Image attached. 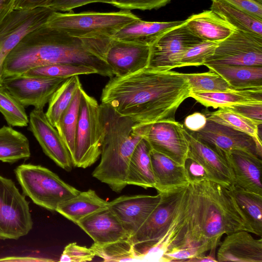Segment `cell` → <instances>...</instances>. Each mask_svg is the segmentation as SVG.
<instances>
[{"mask_svg": "<svg viewBox=\"0 0 262 262\" xmlns=\"http://www.w3.org/2000/svg\"><path fill=\"white\" fill-rule=\"evenodd\" d=\"M112 39L76 37L43 25L27 34L9 53L4 63L3 78L55 63L85 66L111 78L114 74L105 55Z\"/></svg>", "mask_w": 262, "mask_h": 262, "instance_id": "cell-2", "label": "cell"}, {"mask_svg": "<svg viewBox=\"0 0 262 262\" xmlns=\"http://www.w3.org/2000/svg\"><path fill=\"white\" fill-rule=\"evenodd\" d=\"M76 225L97 244L129 238L121 222L109 207L85 216Z\"/></svg>", "mask_w": 262, "mask_h": 262, "instance_id": "cell-23", "label": "cell"}, {"mask_svg": "<svg viewBox=\"0 0 262 262\" xmlns=\"http://www.w3.org/2000/svg\"><path fill=\"white\" fill-rule=\"evenodd\" d=\"M29 202L11 179L0 176V238L17 239L33 227Z\"/></svg>", "mask_w": 262, "mask_h": 262, "instance_id": "cell-10", "label": "cell"}, {"mask_svg": "<svg viewBox=\"0 0 262 262\" xmlns=\"http://www.w3.org/2000/svg\"><path fill=\"white\" fill-rule=\"evenodd\" d=\"M195 191L194 220L200 240L211 248L224 234L246 230L252 233L228 188L205 175L191 179Z\"/></svg>", "mask_w": 262, "mask_h": 262, "instance_id": "cell-4", "label": "cell"}, {"mask_svg": "<svg viewBox=\"0 0 262 262\" xmlns=\"http://www.w3.org/2000/svg\"><path fill=\"white\" fill-rule=\"evenodd\" d=\"M145 138L152 149L181 165H186L189 150L184 126L176 120L152 123Z\"/></svg>", "mask_w": 262, "mask_h": 262, "instance_id": "cell-15", "label": "cell"}, {"mask_svg": "<svg viewBox=\"0 0 262 262\" xmlns=\"http://www.w3.org/2000/svg\"><path fill=\"white\" fill-rule=\"evenodd\" d=\"M224 1L262 20V5L259 4L253 0Z\"/></svg>", "mask_w": 262, "mask_h": 262, "instance_id": "cell-47", "label": "cell"}, {"mask_svg": "<svg viewBox=\"0 0 262 262\" xmlns=\"http://www.w3.org/2000/svg\"><path fill=\"white\" fill-rule=\"evenodd\" d=\"M233 90L262 89V67L207 65Z\"/></svg>", "mask_w": 262, "mask_h": 262, "instance_id": "cell-30", "label": "cell"}, {"mask_svg": "<svg viewBox=\"0 0 262 262\" xmlns=\"http://www.w3.org/2000/svg\"><path fill=\"white\" fill-rule=\"evenodd\" d=\"M90 248L104 261H138L134 245L129 238L104 244L94 243Z\"/></svg>", "mask_w": 262, "mask_h": 262, "instance_id": "cell-37", "label": "cell"}, {"mask_svg": "<svg viewBox=\"0 0 262 262\" xmlns=\"http://www.w3.org/2000/svg\"><path fill=\"white\" fill-rule=\"evenodd\" d=\"M171 0H114L111 5L121 10H150L164 7Z\"/></svg>", "mask_w": 262, "mask_h": 262, "instance_id": "cell-44", "label": "cell"}, {"mask_svg": "<svg viewBox=\"0 0 262 262\" xmlns=\"http://www.w3.org/2000/svg\"><path fill=\"white\" fill-rule=\"evenodd\" d=\"M189 97L207 108H219L243 103L262 102V89L190 92Z\"/></svg>", "mask_w": 262, "mask_h": 262, "instance_id": "cell-27", "label": "cell"}, {"mask_svg": "<svg viewBox=\"0 0 262 262\" xmlns=\"http://www.w3.org/2000/svg\"><path fill=\"white\" fill-rule=\"evenodd\" d=\"M0 112L10 126L24 127L29 124L25 107L3 86H0Z\"/></svg>", "mask_w": 262, "mask_h": 262, "instance_id": "cell-40", "label": "cell"}, {"mask_svg": "<svg viewBox=\"0 0 262 262\" xmlns=\"http://www.w3.org/2000/svg\"><path fill=\"white\" fill-rule=\"evenodd\" d=\"M95 255L92 250L85 246L78 245L76 243L67 245L60 256L61 262H85L92 261Z\"/></svg>", "mask_w": 262, "mask_h": 262, "instance_id": "cell-43", "label": "cell"}, {"mask_svg": "<svg viewBox=\"0 0 262 262\" xmlns=\"http://www.w3.org/2000/svg\"><path fill=\"white\" fill-rule=\"evenodd\" d=\"M216 248L215 247L211 248L209 250V254L208 255H206L205 253L200 255L189 259L187 262H216L217 260L215 255Z\"/></svg>", "mask_w": 262, "mask_h": 262, "instance_id": "cell-51", "label": "cell"}, {"mask_svg": "<svg viewBox=\"0 0 262 262\" xmlns=\"http://www.w3.org/2000/svg\"><path fill=\"white\" fill-rule=\"evenodd\" d=\"M184 132L189 145L187 160L198 164L207 179L227 188L234 185L233 172L223 155L198 139L185 127Z\"/></svg>", "mask_w": 262, "mask_h": 262, "instance_id": "cell-16", "label": "cell"}, {"mask_svg": "<svg viewBox=\"0 0 262 262\" xmlns=\"http://www.w3.org/2000/svg\"><path fill=\"white\" fill-rule=\"evenodd\" d=\"M78 76L69 78L54 93L45 113L49 122L56 127L59 119L69 106L74 95L81 85Z\"/></svg>", "mask_w": 262, "mask_h": 262, "instance_id": "cell-36", "label": "cell"}, {"mask_svg": "<svg viewBox=\"0 0 262 262\" xmlns=\"http://www.w3.org/2000/svg\"><path fill=\"white\" fill-rule=\"evenodd\" d=\"M219 42L203 40L189 48L182 54L178 68L203 65L206 59L213 54Z\"/></svg>", "mask_w": 262, "mask_h": 262, "instance_id": "cell-41", "label": "cell"}, {"mask_svg": "<svg viewBox=\"0 0 262 262\" xmlns=\"http://www.w3.org/2000/svg\"><path fill=\"white\" fill-rule=\"evenodd\" d=\"M15 0H0V24L14 9Z\"/></svg>", "mask_w": 262, "mask_h": 262, "instance_id": "cell-50", "label": "cell"}, {"mask_svg": "<svg viewBox=\"0 0 262 262\" xmlns=\"http://www.w3.org/2000/svg\"><path fill=\"white\" fill-rule=\"evenodd\" d=\"M150 158L158 193L183 187L191 179L186 165H181L166 156L151 149Z\"/></svg>", "mask_w": 262, "mask_h": 262, "instance_id": "cell-24", "label": "cell"}, {"mask_svg": "<svg viewBox=\"0 0 262 262\" xmlns=\"http://www.w3.org/2000/svg\"><path fill=\"white\" fill-rule=\"evenodd\" d=\"M160 199V193L155 195H122L109 202L108 207L121 222L130 237L157 206Z\"/></svg>", "mask_w": 262, "mask_h": 262, "instance_id": "cell-19", "label": "cell"}, {"mask_svg": "<svg viewBox=\"0 0 262 262\" xmlns=\"http://www.w3.org/2000/svg\"><path fill=\"white\" fill-rule=\"evenodd\" d=\"M53 12L48 7L13 10L0 24V86L8 55L27 34L43 26Z\"/></svg>", "mask_w": 262, "mask_h": 262, "instance_id": "cell-12", "label": "cell"}, {"mask_svg": "<svg viewBox=\"0 0 262 262\" xmlns=\"http://www.w3.org/2000/svg\"><path fill=\"white\" fill-rule=\"evenodd\" d=\"M202 41L188 30L185 20L182 24L164 33L150 46L147 67L160 70L178 68L183 53Z\"/></svg>", "mask_w": 262, "mask_h": 262, "instance_id": "cell-13", "label": "cell"}, {"mask_svg": "<svg viewBox=\"0 0 262 262\" xmlns=\"http://www.w3.org/2000/svg\"><path fill=\"white\" fill-rule=\"evenodd\" d=\"M216 150L223 155L230 166L234 185L246 191L262 195L261 158L242 150L224 152Z\"/></svg>", "mask_w": 262, "mask_h": 262, "instance_id": "cell-21", "label": "cell"}, {"mask_svg": "<svg viewBox=\"0 0 262 262\" xmlns=\"http://www.w3.org/2000/svg\"><path fill=\"white\" fill-rule=\"evenodd\" d=\"M195 203V191L190 182L171 223L163 236L140 255L139 261H161L165 254L187 245H206L210 247L203 243L198 235L194 222Z\"/></svg>", "mask_w": 262, "mask_h": 262, "instance_id": "cell-7", "label": "cell"}, {"mask_svg": "<svg viewBox=\"0 0 262 262\" xmlns=\"http://www.w3.org/2000/svg\"><path fill=\"white\" fill-rule=\"evenodd\" d=\"M30 156L29 142L24 134L11 126L0 128V161L13 163Z\"/></svg>", "mask_w": 262, "mask_h": 262, "instance_id": "cell-33", "label": "cell"}, {"mask_svg": "<svg viewBox=\"0 0 262 262\" xmlns=\"http://www.w3.org/2000/svg\"><path fill=\"white\" fill-rule=\"evenodd\" d=\"M184 22L185 20L167 22L147 21L139 18L124 26L112 38L151 46L164 33Z\"/></svg>", "mask_w": 262, "mask_h": 262, "instance_id": "cell-25", "label": "cell"}, {"mask_svg": "<svg viewBox=\"0 0 262 262\" xmlns=\"http://www.w3.org/2000/svg\"><path fill=\"white\" fill-rule=\"evenodd\" d=\"M104 134L101 160L92 176L119 193L127 185L126 177L132 155L151 125L140 124L122 116L108 105L100 104Z\"/></svg>", "mask_w": 262, "mask_h": 262, "instance_id": "cell-3", "label": "cell"}, {"mask_svg": "<svg viewBox=\"0 0 262 262\" xmlns=\"http://www.w3.org/2000/svg\"><path fill=\"white\" fill-rule=\"evenodd\" d=\"M139 18L127 10L111 12L53 11L44 25L76 37L113 38L124 26Z\"/></svg>", "mask_w": 262, "mask_h": 262, "instance_id": "cell-5", "label": "cell"}, {"mask_svg": "<svg viewBox=\"0 0 262 262\" xmlns=\"http://www.w3.org/2000/svg\"><path fill=\"white\" fill-rule=\"evenodd\" d=\"M52 0H15L13 9H29L47 7Z\"/></svg>", "mask_w": 262, "mask_h": 262, "instance_id": "cell-49", "label": "cell"}, {"mask_svg": "<svg viewBox=\"0 0 262 262\" xmlns=\"http://www.w3.org/2000/svg\"><path fill=\"white\" fill-rule=\"evenodd\" d=\"M210 250V248L205 245H187L165 254L161 261H188L192 258L206 253Z\"/></svg>", "mask_w": 262, "mask_h": 262, "instance_id": "cell-42", "label": "cell"}, {"mask_svg": "<svg viewBox=\"0 0 262 262\" xmlns=\"http://www.w3.org/2000/svg\"><path fill=\"white\" fill-rule=\"evenodd\" d=\"M262 67V36L235 30L203 64Z\"/></svg>", "mask_w": 262, "mask_h": 262, "instance_id": "cell-11", "label": "cell"}, {"mask_svg": "<svg viewBox=\"0 0 262 262\" xmlns=\"http://www.w3.org/2000/svg\"><path fill=\"white\" fill-rule=\"evenodd\" d=\"M80 85L68 108L55 127L69 151L72 159L75 151V136L79 117L81 90Z\"/></svg>", "mask_w": 262, "mask_h": 262, "instance_id": "cell-35", "label": "cell"}, {"mask_svg": "<svg viewBox=\"0 0 262 262\" xmlns=\"http://www.w3.org/2000/svg\"><path fill=\"white\" fill-rule=\"evenodd\" d=\"M151 150V148L145 138L137 144L128 167L127 185L138 186L144 189L154 188L155 181L150 158Z\"/></svg>", "mask_w": 262, "mask_h": 262, "instance_id": "cell-28", "label": "cell"}, {"mask_svg": "<svg viewBox=\"0 0 262 262\" xmlns=\"http://www.w3.org/2000/svg\"><path fill=\"white\" fill-rule=\"evenodd\" d=\"M188 185L160 192V201L136 233L129 237L133 243L138 261L140 255L164 234L182 202Z\"/></svg>", "mask_w": 262, "mask_h": 262, "instance_id": "cell-9", "label": "cell"}, {"mask_svg": "<svg viewBox=\"0 0 262 262\" xmlns=\"http://www.w3.org/2000/svg\"><path fill=\"white\" fill-rule=\"evenodd\" d=\"M252 233L262 236V195L234 185L228 188Z\"/></svg>", "mask_w": 262, "mask_h": 262, "instance_id": "cell-32", "label": "cell"}, {"mask_svg": "<svg viewBox=\"0 0 262 262\" xmlns=\"http://www.w3.org/2000/svg\"><path fill=\"white\" fill-rule=\"evenodd\" d=\"M187 79L190 92H213L233 90L219 74L209 70L203 73H183Z\"/></svg>", "mask_w": 262, "mask_h": 262, "instance_id": "cell-38", "label": "cell"}, {"mask_svg": "<svg viewBox=\"0 0 262 262\" xmlns=\"http://www.w3.org/2000/svg\"><path fill=\"white\" fill-rule=\"evenodd\" d=\"M240 230L227 234L219 245L217 261L262 262V239Z\"/></svg>", "mask_w": 262, "mask_h": 262, "instance_id": "cell-22", "label": "cell"}, {"mask_svg": "<svg viewBox=\"0 0 262 262\" xmlns=\"http://www.w3.org/2000/svg\"><path fill=\"white\" fill-rule=\"evenodd\" d=\"M183 73L147 67L122 77L113 76L102 90L101 103L143 124L175 120L181 104L190 97Z\"/></svg>", "mask_w": 262, "mask_h": 262, "instance_id": "cell-1", "label": "cell"}, {"mask_svg": "<svg viewBox=\"0 0 262 262\" xmlns=\"http://www.w3.org/2000/svg\"><path fill=\"white\" fill-rule=\"evenodd\" d=\"M207 121V117L204 113L195 112L185 118L183 125L188 130L196 132L205 126Z\"/></svg>", "mask_w": 262, "mask_h": 262, "instance_id": "cell-48", "label": "cell"}, {"mask_svg": "<svg viewBox=\"0 0 262 262\" xmlns=\"http://www.w3.org/2000/svg\"><path fill=\"white\" fill-rule=\"evenodd\" d=\"M103 134L100 104L82 88L72 157L74 166L86 168L95 163L101 155Z\"/></svg>", "mask_w": 262, "mask_h": 262, "instance_id": "cell-8", "label": "cell"}, {"mask_svg": "<svg viewBox=\"0 0 262 262\" xmlns=\"http://www.w3.org/2000/svg\"><path fill=\"white\" fill-rule=\"evenodd\" d=\"M29 130L44 153L66 171L72 169L71 154L57 129L48 121L43 110H33L29 115Z\"/></svg>", "mask_w": 262, "mask_h": 262, "instance_id": "cell-17", "label": "cell"}, {"mask_svg": "<svg viewBox=\"0 0 262 262\" xmlns=\"http://www.w3.org/2000/svg\"><path fill=\"white\" fill-rule=\"evenodd\" d=\"M226 107L259 124H262V102L243 103Z\"/></svg>", "mask_w": 262, "mask_h": 262, "instance_id": "cell-45", "label": "cell"}, {"mask_svg": "<svg viewBox=\"0 0 262 262\" xmlns=\"http://www.w3.org/2000/svg\"><path fill=\"white\" fill-rule=\"evenodd\" d=\"M114 0H52L47 7L55 12H69L74 8L94 3L112 4Z\"/></svg>", "mask_w": 262, "mask_h": 262, "instance_id": "cell-46", "label": "cell"}, {"mask_svg": "<svg viewBox=\"0 0 262 262\" xmlns=\"http://www.w3.org/2000/svg\"><path fill=\"white\" fill-rule=\"evenodd\" d=\"M97 74L95 70L85 66L71 63H55L32 68L24 75L53 78H70L74 76Z\"/></svg>", "mask_w": 262, "mask_h": 262, "instance_id": "cell-39", "label": "cell"}, {"mask_svg": "<svg viewBox=\"0 0 262 262\" xmlns=\"http://www.w3.org/2000/svg\"><path fill=\"white\" fill-rule=\"evenodd\" d=\"M14 172L23 194L37 205L50 211H56L60 204L80 192L41 165L23 164Z\"/></svg>", "mask_w": 262, "mask_h": 262, "instance_id": "cell-6", "label": "cell"}, {"mask_svg": "<svg viewBox=\"0 0 262 262\" xmlns=\"http://www.w3.org/2000/svg\"><path fill=\"white\" fill-rule=\"evenodd\" d=\"M185 25L193 34L209 41L220 42L235 30L211 9L191 15Z\"/></svg>", "mask_w": 262, "mask_h": 262, "instance_id": "cell-26", "label": "cell"}, {"mask_svg": "<svg viewBox=\"0 0 262 262\" xmlns=\"http://www.w3.org/2000/svg\"><path fill=\"white\" fill-rule=\"evenodd\" d=\"M108 204L90 189L60 204L56 211L77 224L85 216L108 207Z\"/></svg>", "mask_w": 262, "mask_h": 262, "instance_id": "cell-29", "label": "cell"}, {"mask_svg": "<svg viewBox=\"0 0 262 262\" xmlns=\"http://www.w3.org/2000/svg\"><path fill=\"white\" fill-rule=\"evenodd\" d=\"M204 114L208 120L227 126L251 136L255 140L259 151L262 153L261 140L259 135V127L261 124L228 107L219 108L212 112L205 111Z\"/></svg>", "mask_w": 262, "mask_h": 262, "instance_id": "cell-34", "label": "cell"}, {"mask_svg": "<svg viewBox=\"0 0 262 262\" xmlns=\"http://www.w3.org/2000/svg\"><path fill=\"white\" fill-rule=\"evenodd\" d=\"M190 133L198 139L214 149L224 152L236 150L245 151L261 159L262 153L259 151L251 136L227 126L207 120L202 129Z\"/></svg>", "mask_w": 262, "mask_h": 262, "instance_id": "cell-18", "label": "cell"}, {"mask_svg": "<svg viewBox=\"0 0 262 262\" xmlns=\"http://www.w3.org/2000/svg\"><path fill=\"white\" fill-rule=\"evenodd\" d=\"M150 46L113 39L105 55L106 61L115 76L122 77L148 66Z\"/></svg>", "mask_w": 262, "mask_h": 262, "instance_id": "cell-20", "label": "cell"}, {"mask_svg": "<svg viewBox=\"0 0 262 262\" xmlns=\"http://www.w3.org/2000/svg\"><path fill=\"white\" fill-rule=\"evenodd\" d=\"M211 10L235 30L262 36V20L224 0H211Z\"/></svg>", "mask_w": 262, "mask_h": 262, "instance_id": "cell-31", "label": "cell"}, {"mask_svg": "<svg viewBox=\"0 0 262 262\" xmlns=\"http://www.w3.org/2000/svg\"><path fill=\"white\" fill-rule=\"evenodd\" d=\"M69 78L24 74L3 78L2 86L24 107L43 110L56 90Z\"/></svg>", "mask_w": 262, "mask_h": 262, "instance_id": "cell-14", "label": "cell"}]
</instances>
